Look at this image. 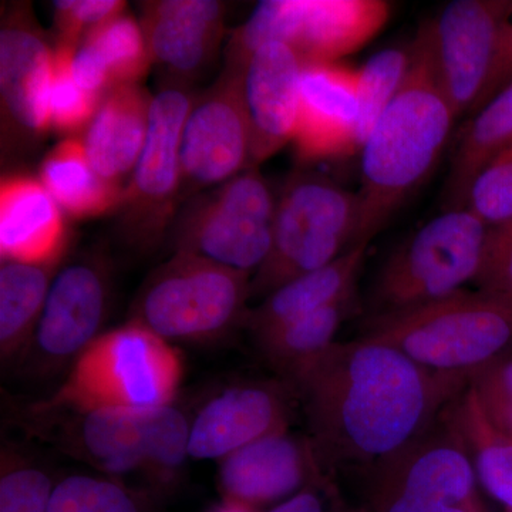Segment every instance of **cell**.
I'll return each instance as SVG.
<instances>
[{"label":"cell","instance_id":"9","mask_svg":"<svg viewBox=\"0 0 512 512\" xmlns=\"http://www.w3.org/2000/svg\"><path fill=\"white\" fill-rule=\"evenodd\" d=\"M370 473L367 512H487L470 453L446 410Z\"/></svg>","mask_w":512,"mask_h":512},{"label":"cell","instance_id":"10","mask_svg":"<svg viewBox=\"0 0 512 512\" xmlns=\"http://www.w3.org/2000/svg\"><path fill=\"white\" fill-rule=\"evenodd\" d=\"M276 201L258 167L247 168L184 211L175 228V252L255 275L271 252Z\"/></svg>","mask_w":512,"mask_h":512},{"label":"cell","instance_id":"19","mask_svg":"<svg viewBox=\"0 0 512 512\" xmlns=\"http://www.w3.org/2000/svg\"><path fill=\"white\" fill-rule=\"evenodd\" d=\"M357 70L340 62L303 64L293 146L302 161L359 153Z\"/></svg>","mask_w":512,"mask_h":512},{"label":"cell","instance_id":"25","mask_svg":"<svg viewBox=\"0 0 512 512\" xmlns=\"http://www.w3.org/2000/svg\"><path fill=\"white\" fill-rule=\"evenodd\" d=\"M39 181L60 210L76 220L117 211L123 200V185L97 173L80 138L69 137L53 147L40 165Z\"/></svg>","mask_w":512,"mask_h":512},{"label":"cell","instance_id":"20","mask_svg":"<svg viewBox=\"0 0 512 512\" xmlns=\"http://www.w3.org/2000/svg\"><path fill=\"white\" fill-rule=\"evenodd\" d=\"M53 52L26 10L3 19L0 94L3 117L23 133L43 136L50 126Z\"/></svg>","mask_w":512,"mask_h":512},{"label":"cell","instance_id":"15","mask_svg":"<svg viewBox=\"0 0 512 512\" xmlns=\"http://www.w3.org/2000/svg\"><path fill=\"white\" fill-rule=\"evenodd\" d=\"M181 190L221 185L251 167V127L242 73L224 70L192 103L181 138Z\"/></svg>","mask_w":512,"mask_h":512},{"label":"cell","instance_id":"13","mask_svg":"<svg viewBox=\"0 0 512 512\" xmlns=\"http://www.w3.org/2000/svg\"><path fill=\"white\" fill-rule=\"evenodd\" d=\"M194 100L175 87L161 90L151 103L146 143L119 210L124 237L134 247H153L163 237L180 197L181 138Z\"/></svg>","mask_w":512,"mask_h":512},{"label":"cell","instance_id":"1","mask_svg":"<svg viewBox=\"0 0 512 512\" xmlns=\"http://www.w3.org/2000/svg\"><path fill=\"white\" fill-rule=\"evenodd\" d=\"M470 380L417 365L397 349L336 342L291 383L326 473L370 471L423 436Z\"/></svg>","mask_w":512,"mask_h":512},{"label":"cell","instance_id":"36","mask_svg":"<svg viewBox=\"0 0 512 512\" xmlns=\"http://www.w3.org/2000/svg\"><path fill=\"white\" fill-rule=\"evenodd\" d=\"M464 208L490 228L503 227L512 221V146L477 175L468 190Z\"/></svg>","mask_w":512,"mask_h":512},{"label":"cell","instance_id":"37","mask_svg":"<svg viewBox=\"0 0 512 512\" xmlns=\"http://www.w3.org/2000/svg\"><path fill=\"white\" fill-rule=\"evenodd\" d=\"M468 387L491 426L512 436V350L474 373Z\"/></svg>","mask_w":512,"mask_h":512},{"label":"cell","instance_id":"23","mask_svg":"<svg viewBox=\"0 0 512 512\" xmlns=\"http://www.w3.org/2000/svg\"><path fill=\"white\" fill-rule=\"evenodd\" d=\"M153 97L138 84H121L104 94L83 144L97 173L121 185L133 173L144 143Z\"/></svg>","mask_w":512,"mask_h":512},{"label":"cell","instance_id":"42","mask_svg":"<svg viewBox=\"0 0 512 512\" xmlns=\"http://www.w3.org/2000/svg\"><path fill=\"white\" fill-rule=\"evenodd\" d=\"M210 512H258V511L251 510V508L244 507V505L228 503V501H222V504L218 505V507L212 508V510Z\"/></svg>","mask_w":512,"mask_h":512},{"label":"cell","instance_id":"39","mask_svg":"<svg viewBox=\"0 0 512 512\" xmlns=\"http://www.w3.org/2000/svg\"><path fill=\"white\" fill-rule=\"evenodd\" d=\"M476 284L480 291L503 299L512 308V221L491 228L483 269Z\"/></svg>","mask_w":512,"mask_h":512},{"label":"cell","instance_id":"28","mask_svg":"<svg viewBox=\"0 0 512 512\" xmlns=\"http://www.w3.org/2000/svg\"><path fill=\"white\" fill-rule=\"evenodd\" d=\"M512 146V83L501 90L468 121L461 136L446 185L447 210L464 208L477 175Z\"/></svg>","mask_w":512,"mask_h":512},{"label":"cell","instance_id":"18","mask_svg":"<svg viewBox=\"0 0 512 512\" xmlns=\"http://www.w3.org/2000/svg\"><path fill=\"white\" fill-rule=\"evenodd\" d=\"M303 63L291 47H259L242 72V90L251 127V167H258L292 143L301 106Z\"/></svg>","mask_w":512,"mask_h":512},{"label":"cell","instance_id":"22","mask_svg":"<svg viewBox=\"0 0 512 512\" xmlns=\"http://www.w3.org/2000/svg\"><path fill=\"white\" fill-rule=\"evenodd\" d=\"M67 247L64 212L39 178L9 175L0 184L2 262L60 265Z\"/></svg>","mask_w":512,"mask_h":512},{"label":"cell","instance_id":"11","mask_svg":"<svg viewBox=\"0 0 512 512\" xmlns=\"http://www.w3.org/2000/svg\"><path fill=\"white\" fill-rule=\"evenodd\" d=\"M146 413L69 402L52 394L23 407L19 424L101 476L120 480L143 470Z\"/></svg>","mask_w":512,"mask_h":512},{"label":"cell","instance_id":"5","mask_svg":"<svg viewBox=\"0 0 512 512\" xmlns=\"http://www.w3.org/2000/svg\"><path fill=\"white\" fill-rule=\"evenodd\" d=\"M491 228L467 208L446 210L399 245L373 286L372 313L382 318L464 291L477 282Z\"/></svg>","mask_w":512,"mask_h":512},{"label":"cell","instance_id":"32","mask_svg":"<svg viewBox=\"0 0 512 512\" xmlns=\"http://www.w3.org/2000/svg\"><path fill=\"white\" fill-rule=\"evenodd\" d=\"M412 66V47L380 50L357 70V146L362 148L384 109L389 106Z\"/></svg>","mask_w":512,"mask_h":512},{"label":"cell","instance_id":"21","mask_svg":"<svg viewBox=\"0 0 512 512\" xmlns=\"http://www.w3.org/2000/svg\"><path fill=\"white\" fill-rule=\"evenodd\" d=\"M141 28L153 62L165 72L191 79L217 56L224 36L225 5L215 0L144 3Z\"/></svg>","mask_w":512,"mask_h":512},{"label":"cell","instance_id":"24","mask_svg":"<svg viewBox=\"0 0 512 512\" xmlns=\"http://www.w3.org/2000/svg\"><path fill=\"white\" fill-rule=\"evenodd\" d=\"M367 247L369 242H362L329 265L292 279L266 296L261 305L248 312L245 322L254 339L262 338L272 330L332 305L356 291Z\"/></svg>","mask_w":512,"mask_h":512},{"label":"cell","instance_id":"31","mask_svg":"<svg viewBox=\"0 0 512 512\" xmlns=\"http://www.w3.org/2000/svg\"><path fill=\"white\" fill-rule=\"evenodd\" d=\"M161 497L117 478L72 474L59 478L49 512H161Z\"/></svg>","mask_w":512,"mask_h":512},{"label":"cell","instance_id":"8","mask_svg":"<svg viewBox=\"0 0 512 512\" xmlns=\"http://www.w3.org/2000/svg\"><path fill=\"white\" fill-rule=\"evenodd\" d=\"M390 13L384 0H265L232 33L224 70L244 72L269 42L291 47L303 64L340 62L379 35Z\"/></svg>","mask_w":512,"mask_h":512},{"label":"cell","instance_id":"41","mask_svg":"<svg viewBox=\"0 0 512 512\" xmlns=\"http://www.w3.org/2000/svg\"><path fill=\"white\" fill-rule=\"evenodd\" d=\"M510 83H512V19L508 23L500 47H498L497 59H495L493 73H491L481 107L485 106Z\"/></svg>","mask_w":512,"mask_h":512},{"label":"cell","instance_id":"38","mask_svg":"<svg viewBox=\"0 0 512 512\" xmlns=\"http://www.w3.org/2000/svg\"><path fill=\"white\" fill-rule=\"evenodd\" d=\"M126 5L121 0H57L53 8L59 43L79 46L94 29L123 15Z\"/></svg>","mask_w":512,"mask_h":512},{"label":"cell","instance_id":"3","mask_svg":"<svg viewBox=\"0 0 512 512\" xmlns=\"http://www.w3.org/2000/svg\"><path fill=\"white\" fill-rule=\"evenodd\" d=\"M360 338L397 349L431 372L467 377L512 350V308L490 293L464 291L441 301L367 319Z\"/></svg>","mask_w":512,"mask_h":512},{"label":"cell","instance_id":"29","mask_svg":"<svg viewBox=\"0 0 512 512\" xmlns=\"http://www.w3.org/2000/svg\"><path fill=\"white\" fill-rule=\"evenodd\" d=\"M446 414L466 444L478 483L505 512H512V436L491 426L467 387Z\"/></svg>","mask_w":512,"mask_h":512},{"label":"cell","instance_id":"26","mask_svg":"<svg viewBox=\"0 0 512 512\" xmlns=\"http://www.w3.org/2000/svg\"><path fill=\"white\" fill-rule=\"evenodd\" d=\"M357 309V289L291 323L256 339V345L278 379L291 384L313 360L338 342L336 335L345 320Z\"/></svg>","mask_w":512,"mask_h":512},{"label":"cell","instance_id":"34","mask_svg":"<svg viewBox=\"0 0 512 512\" xmlns=\"http://www.w3.org/2000/svg\"><path fill=\"white\" fill-rule=\"evenodd\" d=\"M83 42L99 50L109 67L114 87L138 84L153 63L143 28L124 13L94 29Z\"/></svg>","mask_w":512,"mask_h":512},{"label":"cell","instance_id":"35","mask_svg":"<svg viewBox=\"0 0 512 512\" xmlns=\"http://www.w3.org/2000/svg\"><path fill=\"white\" fill-rule=\"evenodd\" d=\"M76 47L57 43L53 52V83L50 94V126L57 133L86 130L103 97L86 92L74 79L72 59Z\"/></svg>","mask_w":512,"mask_h":512},{"label":"cell","instance_id":"12","mask_svg":"<svg viewBox=\"0 0 512 512\" xmlns=\"http://www.w3.org/2000/svg\"><path fill=\"white\" fill-rule=\"evenodd\" d=\"M110 276L97 258L77 259L57 271L28 349L23 375L47 379L69 372L101 335L109 316Z\"/></svg>","mask_w":512,"mask_h":512},{"label":"cell","instance_id":"17","mask_svg":"<svg viewBox=\"0 0 512 512\" xmlns=\"http://www.w3.org/2000/svg\"><path fill=\"white\" fill-rule=\"evenodd\" d=\"M328 478L308 434L299 436L289 430L262 437L218 461V487L224 501L258 512Z\"/></svg>","mask_w":512,"mask_h":512},{"label":"cell","instance_id":"4","mask_svg":"<svg viewBox=\"0 0 512 512\" xmlns=\"http://www.w3.org/2000/svg\"><path fill=\"white\" fill-rule=\"evenodd\" d=\"M360 198L325 175L301 173L276 201L274 238L251 282V298L329 265L359 245Z\"/></svg>","mask_w":512,"mask_h":512},{"label":"cell","instance_id":"33","mask_svg":"<svg viewBox=\"0 0 512 512\" xmlns=\"http://www.w3.org/2000/svg\"><path fill=\"white\" fill-rule=\"evenodd\" d=\"M59 478L18 446L0 453V512H49Z\"/></svg>","mask_w":512,"mask_h":512},{"label":"cell","instance_id":"30","mask_svg":"<svg viewBox=\"0 0 512 512\" xmlns=\"http://www.w3.org/2000/svg\"><path fill=\"white\" fill-rule=\"evenodd\" d=\"M191 417L175 402L146 413V457L141 476L158 497L181 483L190 457Z\"/></svg>","mask_w":512,"mask_h":512},{"label":"cell","instance_id":"16","mask_svg":"<svg viewBox=\"0 0 512 512\" xmlns=\"http://www.w3.org/2000/svg\"><path fill=\"white\" fill-rule=\"evenodd\" d=\"M296 402L295 390L281 379L220 387L191 416L190 457L221 461L262 437L289 430Z\"/></svg>","mask_w":512,"mask_h":512},{"label":"cell","instance_id":"2","mask_svg":"<svg viewBox=\"0 0 512 512\" xmlns=\"http://www.w3.org/2000/svg\"><path fill=\"white\" fill-rule=\"evenodd\" d=\"M412 66L360 148L359 242H370L439 163L457 121L441 87L429 25L417 32Z\"/></svg>","mask_w":512,"mask_h":512},{"label":"cell","instance_id":"14","mask_svg":"<svg viewBox=\"0 0 512 512\" xmlns=\"http://www.w3.org/2000/svg\"><path fill=\"white\" fill-rule=\"evenodd\" d=\"M511 0H454L427 22L443 92L457 120L483 104Z\"/></svg>","mask_w":512,"mask_h":512},{"label":"cell","instance_id":"7","mask_svg":"<svg viewBox=\"0 0 512 512\" xmlns=\"http://www.w3.org/2000/svg\"><path fill=\"white\" fill-rule=\"evenodd\" d=\"M183 376V356L174 345L128 320L94 340L55 396L90 406L150 412L177 400Z\"/></svg>","mask_w":512,"mask_h":512},{"label":"cell","instance_id":"6","mask_svg":"<svg viewBox=\"0 0 512 512\" xmlns=\"http://www.w3.org/2000/svg\"><path fill=\"white\" fill-rule=\"evenodd\" d=\"M251 276L175 252L138 292L130 320L171 345L214 342L245 326Z\"/></svg>","mask_w":512,"mask_h":512},{"label":"cell","instance_id":"27","mask_svg":"<svg viewBox=\"0 0 512 512\" xmlns=\"http://www.w3.org/2000/svg\"><path fill=\"white\" fill-rule=\"evenodd\" d=\"M59 265L2 262L0 266V357L18 363L33 338Z\"/></svg>","mask_w":512,"mask_h":512},{"label":"cell","instance_id":"40","mask_svg":"<svg viewBox=\"0 0 512 512\" xmlns=\"http://www.w3.org/2000/svg\"><path fill=\"white\" fill-rule=\"evenodd\" d=\"M266 512H367L365 507H353L340 495L332 477L313 484L301 493Z\"/></svg>","mask_w":512,"mask_h":512}]
</instances>
